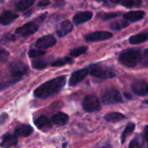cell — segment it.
Instances as JSON below:
<instances>
[{"label":"cell","instance_id":"cell-25","mask_svg":"<svg viewBox=\"0 0 148 148\" xmlns=\"http://www.w3.org/2000/svg\"><path fill=\"white\" fill-rule=\"evenodd\" d=\"M129 25V23L125 21V20H119V21H115L111 24L110 28L113 31H119L122 30L123 28H125Z\"/></svg>","mask_w":148,"mask_h":148},{"label":"cell","instance_id":"cell-26","mask_svg":"<svg viewBox=\"0 0 148 148\" xmlns=\"http://www.w3.org/2000/svg\"><path fill=\"white\" fill-rule=\"evenodd\" d=\"M88 50L87 46H80V47H77V48H74L72 50L70 51L69 54L71 57H79L84 53H86Z\"/></svg>","mask_w":148,"mask_h":148},{"label":"cell","instance_id":"cell-28","mask_svg":"<svg viewBox=\"0 0 148 148\" xmlns=\"http://www.w3.org/2000/svg\"><path fill=\"white\" fill-rule=\"evenodd\" d=\"M129 148H143V141L139 137H135L130 142Z\"/></svg>","mask_w":148,"mask_h":148},{"label":"cell","instance_id":"cell-3","mask_svg":"<svg viewBox=\"0 0 148 148\" xmlns=\"http://www.w3.org/2000/svg\"><path fill=\"white\" fill-rule=\"evenodd\" d=\"M91 74L99 79H112L116 76V72L113 68L99 64L92 66Z\"/></svg>","mask_w":148,"mask_h":148},{"label":"cell","instance_id":"cell-9","mask_svg":"<svg viewBox=\"0 0 148 148\" xmlns=\"http://www.w3.org/2000/svg\"><path fill=\"white\" fill-rule=\"evenodd\" d=\"M56 43H57V39L52 35H45L39 38L36 41L35 46L39 50H45L53 46Z\"/></svg>","mask_w":148,"mask_h":148},{"label":"cell","instance_id":"cell-36","mask_svg":"<svg viewBox=\"0 0 148 148\" xmlns=\"http://www.w3.org/2000/svg\"><path fill=\"white\" fill-rule=\"evenodd\" d=\"M144 137H145V139L148 142V125H145V130H144Z\"/></svg>","mask_w":148,"mask_h":148},{"label":"cell","instance_id":"cell-13","mask_svg":"<svg viewBox=\"0 0 148 148\" xmlns=\"http://www.w3.org/2000/svg\"><path fill=\"white\" fill-rule=\"evenodd\" d=\"M93 14L92 12H78L74 15L73 17V22L75 25H79L82 24H85L86 22H88L89 20L92 19Z\"/></svg>","mask_w":148,"mask_h":148},{"label":"cell","instance_id":"cell-12","mask_svg":"<svg viewBox=\"0 0 148 148\" xmlns=\"http://www.w3.org/2000/svg\"><path fill=\"white\" fill-rule=\"evenodd\" d=\"M18 18V15L17 13L12 12L11 11H5L0 15V25H9L12 23H13Z\"/></svg>","mask_w":148,"mask_h":148},{"label":"cell","instance_id":"cell-38","mask_svg":"<svg viewBox=\"0 0 148 148\" xmlns=\"http://www.w3.org/2000/svg\"><path fill=\"white\" fill-rule=\"evenodd\" d=\"M144 104H145V105H148V100H145V101H144Z\"/></svg>","mask_w":148,"mask_h":148},{"label":"cell","instance_id":"cell-39","mask_svg":"<svg viewBox=\"0 0 148 148\" xmlns=\"http://www.w3.org/2000/svg\"><path fill=\"white\" fill-rule=\"evenodd\" d=\"M102 148H107V147H102Z\"/></svg>","mask_w":148,"mask_h":148},{"label":"cell","instance_id":"cell-6","mask_svg":"<svg viewBox=\"0 0 148 148\" xmlns=\"http://www.w3.org/2000/svg\"><path fill=\"white\" fill-rule=\"evenodd\" d=\"M83 108L87 112H94L99 111L101 106L99 99L94 95H88L83 100Z\"/></svg>","mask_w":148,"mask_h":148},{"label":"cell","instance_id":"cell-11","mask_svg":"<svg viewBox=\"0 0 148 148\" xmlns=\"http://www.w3.org/2000/svg\"><path fill=\"white\" fill-rule=\"evenodd\" d=\"M89 71L87 69H81L79 71H74L69 80L70 86H76L78 83L81 82L82 80L85 79V78L88 75Z\"/></svg>","mask_w":148,"mask_h":148},{"label":"cell","instance_id":"cell-31","mask_svg":"<svg viewBox=\"0 0 148 148\" xmlns=\"http://www.w3.org/2000/svg\"><path fill=\"white\" fill-rule=\"evenodd\" d=\"M142 66H148V48L145 49L143 53H141V58L139 62Z\"/></svg>","mask_w":148,"mask_h":148},{"label":"cell","instance_id":"cell-1","mask_svg":"<svg viewBox=\"0 0 148 148\" xmlns=\"http://www.w3.org/2000/svg\"><path fill=\"white\" fill-rule=\"evenodd\" d=\"M66 82V79L64 76H60L55 78L50 81H47L38 86L34 91V95L39 99H46L50 96H52L58 92H59L62 88L64 86Z\"/></svg>","mask_w":148,"mask_h":148},{"label":"cell","instance_id":"cell-35","mask_svg":"<svg viewBox=\"0 0 148 148\" xmlns=\"http://www.w3.org/2000/svg\"><path fill=\"white\" fill-rule=\"evenodd\" d=\"M49 5H51V2L49 1V0H47V1H40L38 5L39 7H42V6H47Z\"/></svg>","mask_w":148,"mask_h":148},{"label":"cell","instance_id":"cell-8","mask_svg":"<svg viewBox=\"0 0 148 148\" xmlns=\"http://www.w3.org/2000/svg\"><path fill=\"white\" fill-rule=\"evenodd\" d=\"M112 33L105 31H99L89 33L85 36V39L89 42H98V41H104L112 38Z\"/></svg>","mask_w":148,"mask_h":148},{"label":"cell","instance_id":"cell-30","mask_svg":"<svg viewBox=\"0 0 148 148\" xmlns=\"http://www.w3.org/2000/svg\"><path fill=\"white\" fill-rule=\"evenodd\" d=\"M45 54V51L44 50H30L28 52L29 57L31 58H39Z\"/></svg>","mask_w":148,"mask_h":148},{"label":"cell","instance_id":"cell-24","mask_svg":"<svg viewBox=\"0 0 148 148\" xmlns=\"http://www.w3.org/2000/svg\"><path fill=\"white\" fill-rule=\"evenodd\" d=\"M134 129H135V124L134 123H129L126 125V127L125 128V130L123 131L122 135H121V142H122V144L125 141L126 138L134 131Z\"/></svg>","mask_w":148,"mask_h":148},{"label":"cell","instance_id":"cell-29","mask_svg":"<svg viewBox=\"0 0 148 148\" xmlns=\"http://www.w3.org/2000/svg\"><path fill=\"white\" fill-rule=\"evenodd\" d=\"M47 62L44 61V60H36V61H33L32 65L34 69H38V70H41V69H44L47 66Z\"/></svg>","mask_w":148,"mask_h":148},{"label":"cell","instance_id":"cell-7","mask_svg":"<svg viewBox=\"0 0 148 148\" xmlns=\"http://www.w3.org/2000/svg\"><path fill=\"white\" fill-rule=\"evenodd\" d=\"M38 28H39V25L34 21H32L17 28L15 31V33L22 37H27V36H31L34 34L38 30Z\"/></svg>","mask_w":148,"mask_h":148},{"label":"cell","instance_id":"cell-21","mask_svg":"<svg viewBox=\"0 0 148 148\" xmlns=\"http://www.w3.org/2000/svg\"><path fill=\"white\" fill-rule=\"evenodd\" d=\"M36 0H19L16 5L17 12H25L34 5Z\"/></svg>","mask_w":148,"mask_h":148},{"label":"cell","instance_id":"cell-14","mask_svg":"<svg viewBox=\"0 0 148 148\" xmlns=\"http://www.w3.org/2000/svg\"><path fill=\"white\" fill-rule=\"evenodd\" d=\"M145 16V13L143 11H132V12H126L123 15L125 20L132 22V23L140 21L141 19L144 18Z\"/></svg>","mask_w":148,"mask_h":148},{"label":"cell","instance_id":"cell-17","mask_svg":"<svg viewBox=\"0 0 148 148\" xmlns=\"http://www.w3.org/2000/svg\"><path fill=\"white\" fill-rule=\"evenodd\" d=\"M18 136L16 135H12V134H6L4 138H3V141L0 144L1 147L3 148H10L13 145H16L18 144Z\"/></svg>","mask_w":148,"mask_h":148},{"label":"cell","instance_id":"cell-33","mask_svg":"<svg viewBox=\"0 0 148 148\" xmlns=\"http://www.w3.org/2000/svg\"><path fill=\"white\" fill-rule=\"evenodd\" d=\"M119 15H120L119 13H109V14H106V15L103 17V19H104V20H108V19H111V18H117V17H119Z\"/></svg>","mask_w":148,"mask_h":148},{"label":"cell","instance_id":"cell-4","mask_svg":"<svg viewBox=\"0 0 148 148\" xmlns=\"http://www.w3.org/2000/svg\"><path fill=\"white\" fill-rule=\"evenodd\" d=\"M102 102L105 105L118 104L123 102V98L119 90L115 88H109L106 90L101 96Z\"/></svg>","mask_w":148,"mask_h":148},{"label":"cell","instance_id":"cell-5","mask_svg":"<svg viewBox=\"0 0 148 148\" xmlns=\"http://www.w3.org/2000/svg\"><path fill=\"white\" fill-rule=\"evenodd\" d=\"M10 68H11L12 78H13V80L17 82L20 80L21 78L28 71V67L20 61L12 62L10 65Z\"/></svg>","mask_w":148,"mask_h":148},{"label":"cell","instance_id":"cell-27","mask_svg":"<svg viewBox=\"0 0 148 148\" xmlns=\"http://www.w3.org/2000/svg\"><path fill=\"white\" fill-rule=\"evenodd\" d=\"M73 60L69 58V57H65V58H58V60L54 61L51 63V65L52 66H62V65H64L66 64H70V63H72Z\"/></svg>","mask_w":148,"mask_h":148},{"label":"cell","instance_id":"cell-16","mask_svg":"<svg viewBox=\"0 0 148 148\" xmlns=\"http://www.w3.org/2000/svg\"><path fill=\"white\" fill-rule=\"evenodd\" d=\"M36 126L42 131H47L52 127V123L49 118L46 116H41L35 120Z\"/></svg>","mask_w":148,"mask_h":148},{"label":"cell","instance_id":"cell-34","mask_svg":"<svg viewBox=\"0 0 148 148\" xmlns=\"http://www.w3.org/2000/svg\"><path fill=\"white\" fill-rule=\"evenodd\" d=\"M1 38L2 39H0V40H5V41H12V40H14L15 39V37L13 36V35H12V34H5L4 36H2L1 37Z\"/></svg>","mask_w":148,"mask_h":148},{"label":"cell","instance_id":"cell-20","mask_svg":"<svg viewBox=\"0 0 148 148\" xmlns=\"http://www.w3.org/2000/svg\"><path fill=\"white\" fill-rule=\"evenodd\" d=\"M148 40V32H141L130 37L129 42L132 45H138Z\"/></svg>","mask_w":148,"mask_h":148},{"label":"cell","instance_id":"cell-15","mask_svg":"<svg viewBox=\"0 0 148 148\" xmlns=\"http://www.w3.org/2000/svg\"><path fill=\"white\" fill-rule=\"evenodd\" d=\"M72 30H73V25L71 22L69 20H64V22L60 24L58 29L57 30V35L59 38H62V37L68 35Z\"/></svg>","mask_w":148,"mask_h":148},{"label":"cell","instance_id":"cell-23","mask_svg":"<svg viewBox=\"0 0 148 148\" xmlns=\"http://www.w3.org/2000/svg\"><path fill=\"white\" fill-rule=\"evenodd\" d=\"M121 5L125 8H133L141 6L142 1L141 0H122Z\"/></svg>","mask_w":148,"mask_h":148},{"label":"cell","instance_id":"cell-40","mask_svg":"<svg viewBox=\"0 0 148 148\" xmlns=\"http://www.w3.org/2000/svg\"><path fill=\"white\" fill-rule=\"evenodd\" d=\"M46 1H47V0H46Z\"/></svg>","mask_w":148,"mask_h":148},{"label":"cell","instance_id":"cell-22","mask_svg":"<svg viewBox=\"0 0 148 148\" xmlns=\"http://www.w3.org/2000/svg\"><path fill=\"white\" fill-rule=\"evenodd\" d=\"M125 119V116L120 112H110L105 116V119L108 122H118Z\"/></svg>","mask_w":148,"mask_h":148},{"label":"cell","instance_id":"cell-32","mask_svg":"<svg viewBox=\"0 0 148 148\" xmlns=\"http://www.w3.org/2000/svg\"><path fill=\"white\" fill-rule=\"evenodd\" d=\"M9 57V52L5 50H1L0 51V63H4L8 59Z\"/></svg>","mask_w":148,"mask_h":148},{"label":"cell","instance_id":"cell-37","mask_svg":"<svg viewBox=\"0 0 148 148\" xmlns=\"http://www.w3.org/2000/svg\"><path fill=\"white\" fill-rule=\"evenodd\" d=\"M110 2H112V4H119L121 2V0H110Z\"/></svg>","mask_w":148,"mask_h":148},{"label":"cell","instance_id":"cell-2","mask_svg":"<svg viewBox=\"0 0 148 148\" xmlns=\"http://www.w3.org/2000/svg\"><path fill=\"white\" fill-rule=\"evenodd\" d=\"M141 51L139 49H127L119 57V62L126 67H134L140 62Z\"/></svg>","mask_w":148,"mask_h":148},{"label":"cell","instance_id":"cell-19","mask_svg":"<svg viewBox=\"0 0 148 148\" xmlns=\"http://www.w3.org/2000/svg\"><path fill=\"white\" fill-rule=\"evenodd\" d=\"M69 119V117L67 114H65L64 112H58L56 114H54L51 119V123L55 124L56 125H64L67 123Z\"/></svg>","mask_w":148,"mask_h":148},{"label":"cell","instance_id":"cell-10","mask_svg":"<svg viewBox=\"0 0 148 148\" xmlns=\"http://www.w3.org/2000/svg\"><path fill=\"white\" fill-rule=\"evenodd\" d=\"M132 91L138 96H148V84L143 80L136 81L132 86Z\"/></svg>","mask_w":148,"mask_h":148},{"label":"cell","instance_id":"cell-18","mask_svg":"<svg viewBox=\"0 0 148 148\" xmlns=\"http://www.w3.org/2000/svg\"><path fill=\"white\" fill-rule=\"evenodd\" d=\"M33 132V128L30 125H20L15 129V135L21 137H27Z\"/></svg>","mask_w":148,"mask_h":148}]
</instances>
